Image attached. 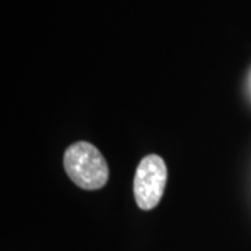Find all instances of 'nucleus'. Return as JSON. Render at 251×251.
<instances>
[{"label":"nucleus","mask_w":251,"mask_h":251,"mask_svg":"<svg viewBox=\"0 0 251 251\" xmlns=\"http://www.w3.org/2000/svg\"><path fill=\"white\" fill-rule=\"evenodd\" d=\"M168 181L166 163L156 153L144 156L135 169L133 191L137 206L150 211L159 204Z\"/></svg>","instance_id":"nucleus-2"},{"label":"nucleus","mask_w":251,"mask_h":251,"mask_svg":"<svg viewBox=\"0 0 251 251\" xmlns=\"http://www.w3.org/2000/svg\"><path fill=\"white\" fill-rule=\"evenodd\" d=\"M63 166L70 180L82 190H99L108 183V162L94 144H72L64 152Z\"/></svg>","instance_id":"nucleus-1"}]
</instances>
